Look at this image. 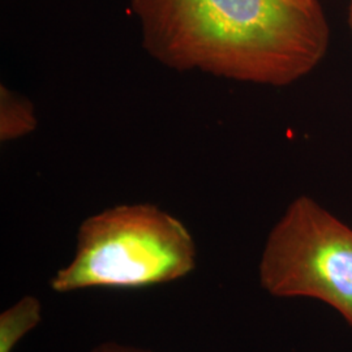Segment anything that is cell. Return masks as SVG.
<instances>
[{
    "mask_svg": "<svg viewBox=\"0 0 352 352\" xmlns=\"http://www.w3.org/2000/svg\"><path fill=\"white\" fill-rule=\"evenodd\" d=\"M38 126L33 103L19 93L0 87V141L11 142L33 133Z\"/></svg>",
    "mask_w": 352,
    "mask_h": 352,
    "instance_id": "cell-4",
    "label": "cell"
},
{
    "mask_svg": "<svg viewBox=\"0 0 352 352\" xmlns=\"http://www.w3.org/2000/svg\"><path fill=\"white\" fill-rule=\"evenodd\" d=\"M188 228L151 204H126L87 218L71 263L51 278L55 292L140 289L173 282L196 267Z\"/></svg>",
    "mask_w": 352,
    "mask_h": 352,
    "instance_id": "cell-2",
    "label": "cell"
},
{
    "mask_svg": "<svg viewBox=\"0 0 352 352\" xmlns=\"http://www.w3.org/2000/svg\"><path fill=\"white\" fill-rule=\"evenodd\" d=\"M349 23H350V28H351L352 30V0L351 3H350V14H349Z\"/></svg>",
    "mask_w": 352,
    "mask_h": 352,
    "instance_id": "cell-7",
    "label": "cell"
},
{
    "mask_svg": "<svg viewBox=\"0 0 352 352\" xmlns=\"http://www.w3.org/2000/svg\"><path fill=\"white\" fill-rule=\"evenodd\" d=\"M42 320L39 299L26 295L0 315V352H13L19 342Z\"/></svg>",
    "mask_w": 352,
    "mask_h": 352,
    "instance_id": "cell-5",
    "label": "cell"
},
{
    "mask_svg": "<svg viewBox=\"0 0 352 352\" xmlns=\"http://www.w3.org/2000/svg\"><path fill=\"white\" fill-rule=\"evenodd\" d=\"M258 274L270 295L325 302L352 327V228L314 199L289 204L267 236Z\"/></svg>",
    "mask_w": 352,
    "mask_h": 352,
    "instance_id": "cell-3",
    "label": "cell"
},
{
    "mask_svg": "<svg viewBox=\"0 0 352 352\" xmlns=\"http://www.w3.org/2000/svg\"><path fill=\"white\" fill-rule=\"evenodd\" d=\"M90 352H151L145 351V350H140L136 347H129L124 346L120 343H115V342H104L98 344L97 347H94Z\"/></svg>",
    "mask_w": 352,
    "mask_h": 352,
    "instance_id": "cell-6",
    "label": "cell"
},
{
    "mask_svg": "<svg viewBox=\"0 0 352 352\" xmlns=\"http://www.w3.org/2000/svg\"><path fill=\"white\" fill-rule=\"evenodd\" d=\"M142 47L177 72L286 87L312 72L330 30L318 0H131Z\"/></svg>",
    "mask_w": 352,
    "mask_h": 352,
    "instance_id": "cell-1",
    "label": "cell"
}]
</instances>
